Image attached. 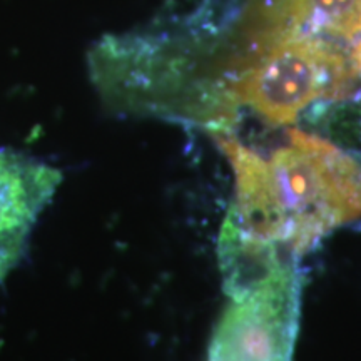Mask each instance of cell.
Returning <instances> with one entry per match:
<instances>
[{"label": "cell", "instance_id": "1", "mask_svg": "<svg viewBox=\"0 0 361 361\" xmlns=\"http://www.w3.org/2000/svg\"><path fill=\"white\" fill-rule=\"evenodd\" d=\"M224 90L234 111L245 106L266 123L286 126L316 101L355 96L361 90V69L350 45L296 35L251 59Z\"/></svg>", "mask_w": 361, "mask_h": 361}, {"label": "cell", "instance_id": "2", "mask_svg": "<svg viewBox=\"0 0 361 361\" xmlns=\"http://www.w3.org/2000/svg\"><path fill=\"white\" fill-rule=\"evenodd\" d=\"M268 162L286 219L284 247L293 255L361 218V164L333 142L290 129Z\"/></svg>", "mask_w": 361, "mask_h": 361}, {"label": "cell", "instance_id": "3", "mask_svg": "<svg viewBox=\"0 0 361 361\" xmlns=\"http://www.w3.org/2000/svg\"><path fill=\"white\" fill-rule=\"evenodd\" d=\"M207 361H293L300 322V279L293 261L226 288Z\"/></svg>", "mask_w": 361, "mask_h": 361}, {"label": "cell", "instance_id": "4", "mask_svg": "<svg viewBox=\"0 0 361 361\" xmlns=\"http://www.w3.org/2000/svg\"><path fill=\"white\" fill-rule=\"evenodd\" d=\"M62 180L61 171L0 147V283L24 261L30 236Z\"/></svg>", "mask_w": 361, "mask_h": 361}, {"label": "cell", "instance_id": "5", "mask_svg": "<svg viewBox=\"0 0 361 361\" xmlns=\"http://www.w3.org/2000/svg\"><path fill=\"white\" fill-rule=\"evenodd\" d=\"M218 146L231 164L236 197L231 213L247 236L284 246L286 219L274 188L269 162L236 137L218 135Z\"/></svg>", "mask_w": 361, "mask_h": 361}]
</instances>
